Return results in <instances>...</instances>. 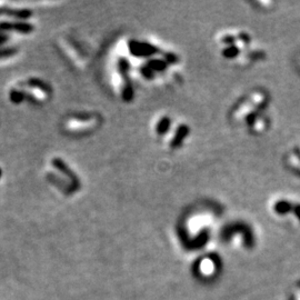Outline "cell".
Instances as JSON below:
<instances>
[{"mask_svg": "<svg viewBox=\"0 0 300 300\" xmlns=\"http://www.w3.org/2000/svg\"><path fill=\"white\" fill-rule=\"evenodd\" d=\"M0 176H1V170H0Z\"/></svg>", "mask_w": 300, "mask_h": 300, "instance_id": "obj_1", "label": "cell"}]
</instances>
